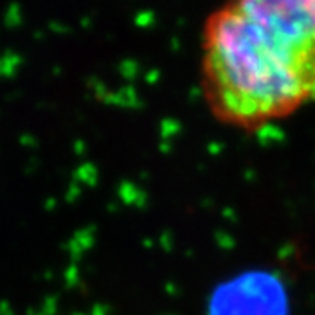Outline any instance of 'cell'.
I'll return each mask as SVG.
<instances>
[{"label":"cell","instance_id":"6da1fadb","mask_svg":"<svg viewBox=\"0 0 315 315\" xmlns=\"http://www.w3.org/2000/svg\"><path fill=\"white\" fill-rule=\"evenodd\" d=\"M206 94L254 130L315 100V0H231L206 28Z\"/></svg>","mask_w":315,"mask_h":315}]
</instances>
